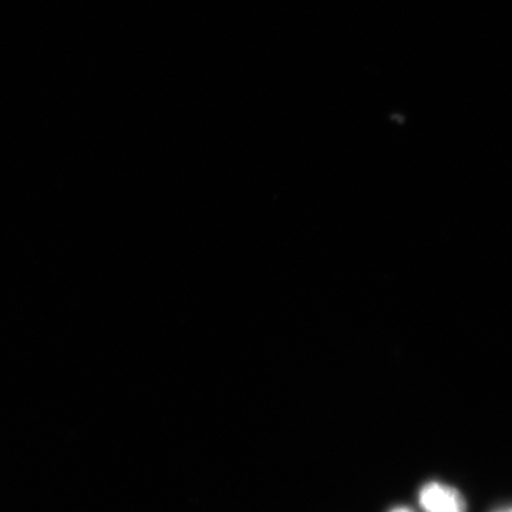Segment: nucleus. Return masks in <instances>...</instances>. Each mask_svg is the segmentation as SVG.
Segmentation results:
<instances>
[{"label":"nucleus","mask_w":512,"mask_h":512,"mask_svg":"<svg viewBox=\"0 0 512 512\" xmlns=\"http://www.w3.org/2000/svg\"><path fill=\"white\" fill-rule=\"evenodd\" d=\"M390 512H414V511L410 510V508L399 507V508H394V510H392Z\"/></svg>","instance_id":"2"},{"label":"nucleus","mask_w":512,"mask_h":512,"mask_svg":"<svg viewBox=\"0 0 512 512\" xmlns=\"http://www.w3.org/2000/svg\"><path fill=\"white\" fill-rule=\"evenodd\" d=\"M495 512H512V505L511 507L500 508V510H497Z\"/></svg>","instance_id":"3"},{"label":"nucleus","mask_w":512,"mask_h":512,"mask_svg":"<svg viewBox=\"0 0 512 512\" xmlns=\"http://www.w3.org/2000/svg\"><path fill=\"white\" fill-rule=\"evenodd\" d=\"M420 505L424 512H467L460 491L441 483H429L421 488Z\"/></svg>","instance_id":"1"}]
</instances>
